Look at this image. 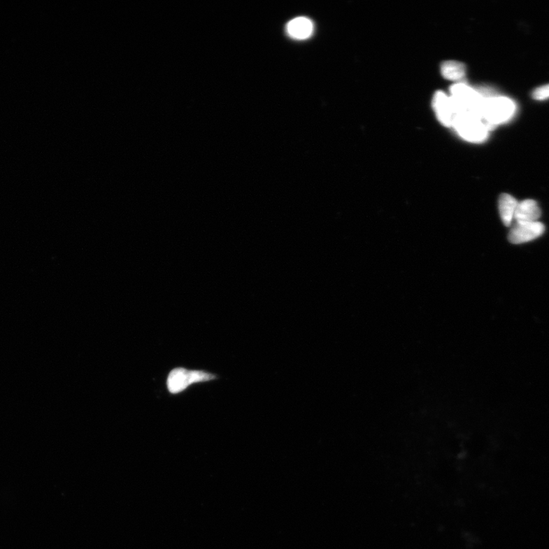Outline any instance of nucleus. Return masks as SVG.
I'll return each instance as SVG.
<instances>
[{
  "label": "nucleus",
  "instance_id": "nucleus-1",
  "mask_svg": "<svg viewBox=\"0 0 549 549\" xmlns=\"http://www.w3.org/2000/svg\"><path fill=\"white\" fill-rule=\"evenodd\" d=\"M450 94L459 114L469 113L480 117L485 98L492 94L488 90L478 91L464 83L455 84L450 89Z\"/></svg>",
  "mask_w": 549,
  "mask_h": 549
},
{
  "label": "nucleus",
  "instance_id": "nucleus-2",
  "mask_svg": "<svg viewBox=\"0 0 549 549\" xmlns=\"http://www.w3.org/2000/svg\"><path fill=\"white\" fill-rule=\"evenodd\" d=\"M516 112V106L508 98L487 96L481 109L480 117L489 129L497 124L506 122Z\"/></svg>",
  "mask_w": 549,
  "mask_h": 549
},
{
  "label": "nucleus",
  "instance_id": "nucleus-3",
  "mask_svg": "<svg viewBox=\"0 0 549 549\" xmlns=\"http://www.w3.org/2000/svg\"><path fill=\"white\" fill-rule=\"evenodd\" d=\"M460 136L472 143H480L487 139L489 128L480 116L461 113L456 117L452 125Z\"/></svg>",
  "mask_w": 549,
  "mask_h": 549
},
{
  "label": "nucleus",
  "instance_id": "nucleus-4",
  "mask_svg": "<svg viewBox=\"0 0 549 549\" xmlns=\"http://www.w3.org/2000/svg\"><path fill=\"white\" fill-rule=\"evenodd\" d=\"M216 379V376L204 371L176 368L171 371L167 378V387L171 394H179L192 385Z\"/></svg>",
  "mask_w": 549,
  "mask_h": 549
},
{
  "label": "nucleus",
  "instance_id": "nucleus-5",
  "mask_svg": "<svg viewBox=\"0 0 549 549\" xmlns=\"http://www.w3.org/2000/svg\"><path fill=\"white\" fill-rule=\"evenodd\" d=\"M545 232V226L539 222L515 224L508 234V240L513 244L534 241Z\"/></svg>",
  "mask_w": 549,
  "mask_h": 549
},
{
  "label": "nucleus",
  "instance_id": "nucleus-6",
  "mask_svg": "<svg viewBox=\"0 0 549 549\" xmlns=\"http://www.w3.org/2000/svg\"><path fill=\"white\" fill-rule=\"evenodd\" d=\"M434 108L439 122L446 127H452L459 112L450 97L439 91L434 98Z\"/></svg>",
  "mask_w": 549,
  "mask_h": 549
},
{
  "label": "nucleus",
  "instance_id": "nucleus-7",
  "mask_svg": "<svg viewBox=\"0 0 549 549\" xmlns=\"http://www.w3.org/2000/svg\"><path fill=\"white\" fill-rule=\"evenodd\" d=\"M541 210H540L537 202L534 200L527 199L519 202L516 213H515L514 220L516 223L536 222L541 217Z\"/></svg>",
  "mask_w": 549,
  "mask_h": 549
},
{
  "label": "nucleus",
  "instance_id": "nucleus-8",
  "mask_svg": "<svg viewBox=\"0 0 549 549\" xmlns=\"http://www.w3.org/2000/svg\"><path fill=\"white\" fill-rule=\"evenodd\" d=\"M314 31V24L306 17H299L287 24V32L289 35L298 40L308 38Z\"/></svg>",
  "mask_w": 549,
  "mask_h": 549
},
{
  "label": "nucleus",
  "instance_id": "nucleus-9",
  "mask_svg": "<svg viewBox=\"0 0 549 549\" xmlns=\"http://www.w3.org/2000/svg\"><path fill=\"white\" fill-rule=\"evenodd\" d=\"M519 202L508 194H502L500 197L498 207H499L500 215L505 226H511L514 220L515 213Z\"/></svg>",
  "mask_w": 549,
  "mask_h": 549
},
{
  "label": "nucleus",
  "instance_id": "nucleus-10",
  "mask_svg": "<svg viewBox=\"0 0 549 549\" xmlns=\"http://www.w3.org/2000/svg\"><path fill=\"white\" fill-rule=\"evenodd\" d=\"M441 73L445 79L458 81L466 75V66L458 62H445L441 65Z\"/></svg>",
  "mask_w": 549,
  "mask_h": 549
},
{
  "label": "nucleus",
  "instance_id": "nucleus-11",
  "mask_svg": "<svg viewBox=\"0 0 549 549\" xmlns=\"http://www.w3.org/2000/svg\"><path fill=\"white\" fill-rule=\"evenodd\" d=\"M533 98L539 101L549 99V84L536 89L533 92Z\"/></svg>",
  "mask_w": 549,
  "mask_h": 549
}]
</instances>
